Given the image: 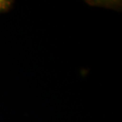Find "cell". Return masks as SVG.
<instances>
[{
    "instance_id": "cell-1",
    "label": "cell",
    "mask_w": 122,
    "mask_h": 122,
    "mask_svg": "<svg viewBox=\"0 0 122 122\" xmlns=\"http://www.w3.org/2000/svg\"><path fill=\"white\" fill-rule=\"evenodd\" d=\"M12 5L11 1L8 0H0V13L5 12L10 8Z\"/></svg>"
}]
</instances>
